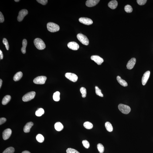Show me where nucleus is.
Instances as JSON below:
<instances>
[{
	"mask_svg": "<svg viewBox=\"0 0 153 153\" xmlns=\"http://www.w3.org/2000/svg\"><path fill=\"white\" fill-rule=\"evenodd\" d=\"M22 76L23 74L22 72H18L14 75L13 78V80L15 81H18L21 79Z\"/></svg>",
	"mask_w": 153,
	"mask_h": 153,
	"instance_id": "nucleus-20",
	"label": "nucleus"
},
{
	"mask_svg": "<svg viewBox=\"0 0 153 153\" xmlns=\"http://www.w3.org/2000/svg\"><path fill=\"white\" fill-rule=\"evenodd\" d=\"M124 9L126 12L127 13H130L132 12L133 9L131 6L127 5L124 7Z\"/></svg>",
	"mask_w": 153,
	"mask_h": 153,
	"instance_id": "nucleus-29",
	"label": "nucleus"
},
{
	"mask_svg": "<svg viewBox=\"0 0 153 153\" xmlns=\"http://www.w3.org/2000/svg\"><path fill=\"white\" fill-rule=\"evenodd\" d=\"M34 43L36 48L40 50L44 49L46 47L44 42L39 38H36L34 41Z\"/></svg>",
	"mask_w": 153,
	"mask_h": 153,
	"instance_id": "nucleus-1",
	"label": "nucleus"
},
{
	"mask_svg": "<svg viewBox=\"0 0 153 153\" xmlns=\"http://www.w3.org/2000/svg\"><path fill=\"white\" fill-rule=\"evenodd\" d=\"M28 13V11L26 9H22L20 11L17 18V19L18 22H21L22 21L24 17L27 15Z\"/></svg>",
	"mask_w": 153,
	"mask_h": 153,
	"instance_id": "nucleus-7",
	"label": "nucleus"
},
{
	"mask_svg": "<svg viewBox=\"0 0 153 153\" xmlns=\"http://www.w3.org/2000/svg\"><path fill=\"white\" fill-rule=\"evenodd\" d=\"M136 62V59L135 58H132L128 61L127 65V68L129 69H131L134 68Z\"/></svg>",
	"mask_w": 153,
	"mask_h": 153,
	"instance_id": "nucleus-14",
	"label": "nucleus"
},
{
	"mask_svg": "<svg viewBox=\"0 0 153 153\" xmlns=\"http://www.w3.org/2000/svg\"><path fill=\"white\" fill-rule=\"evenodd\" d=\"M15 2H18V1H19L20 0H15Z\"/></svg>",
	"mask_w": 153,
	"mask_h": 153,
	"instance_id": "nucleus-43",
	"label": "nucleus"
},
{
	"mask_svg": "<svg viewBox=\"0 0 153 153\" xmlns=\"http://www.w3.org/2000/svg\"><path fill=\"white\" fill-rule=\"evenodd\" d=\"M82 144H83L85 148L86 149H88L89 147H90V144H89V141H88L87 140H83L82 141Z\"/></svg>",
	"mask_w": 153,
	"mask_h": 153,
	"instance_id": "nucleus-35",
	"label": "nucleus"
},
{
	"mask_svg": "<svg viewBox=\"0 0 153 153\" xmlns=\"http://www.w3.org/2000/svg\"><path fill=\"white\" fill-rule=\"evenodd\" d=\"M83 126L86 129H90L93 127V125L91 123L89 122H86L84 123Z\"/></svg>",
	"mask_w": 153,
	"mask_h": 153,
	"instance_id": "nucleus-26",
	"label": "nucleus"
},
{
	"mask_svg": "<svg viewBox=\"0 0 153 153\" xmlns=\"http://www.w3.org/2000/svg\"><path fill=\"white\" fill-rule=\"evenodd\" d=\"M80 91L82 94V97L85 98L86 97V90L85 88L82 87L80 89Z\"/></svg>",
	"mask_w": 153,
	"mask_h": 153,
	"instance_id": "nucleus-32",
	"label": "nucleus"
},
{
	"mask_svg": "<svg viewBox=\"0 0 153 153\" xmlns=\"http://www.w3.org/2000/svg\"><path fill=\"white\" fill-rule=\"evenodd\" d=\"M35 95V92H29L25 94L22 98V100L24 102L29 101L34 98Z\"/></svg>",
	"mask_w": 153,
	"mask_h": 153,
	"instance_id": "nucleus-5",
	"label": "nucleus"
},
{
	"mask_svg": "<svg viewBox=\"0 0 153 153\" xmlns=\"http://www.w3.org/2000/svg\"><path fill=\"white\" fill-rule=\"evenodd\" d=\"M47 28L48 30L51 32H55L59 31L60 27L57 24L52 22L48 23L47 24Z\"/></svg>",
	"mask_w": 153,
	"mask_h": 153,
	"instance_id": "nucleus-2",
	"label": "nucleus"
},
{
	"mask_svg": "<svg viewBox=\"0 0 153 153\" xmlns=\"http://www.w3.org/2000/svg\"><path fill=\"white\" fill-rule=\"evenodd\" d=\"M27 44V42L26 39H24L22 41V47L21 49V51L23 54H25L26 52V47Z\"/></svg>",
	"mask_w": 153,
	"mask_h": 153,
	"instance_id": "nucleus-21",
	"label": "nucleus"
},
{
	"mask_svg": "<svg viewBox=\"0 0 153 153\" xmlns=\"http://www.w3.org/2000/svg\"><path fill=\"white\" fill-rule=\"evenodd\" d=\"M118 108L122 113L124 114H128L131 111V108L129 106L122 104L119 105Z\"/></svg>",
	"mask_w": 153,
	"mask_h": 153,
	"instance_id": "nucleus-4",
	"label": "nucleus"
},
{
	"mask_svg": "<svg viewBox=\"0 0 153 153\" xmlns=\"http://www.w3.org/2000/svg\"><path fill=\"white\" fill-rule=\"evenodd\" d=\"M3 42L5 45L6 48L7 50H8L9 48V45L8 40L6 38H4L3 39Z\"/></svg>",
	"mask_w": 153,
	"mask_h": 153,
	"instance_id": "nucleus-33",
	"label": "nucleus"
},
{
	"mask_svg": "<svg viewBox=\"0 0 153 153\" xmlns=\"http://www.w3.org/2000/svg\"><path fill=\"white\" fill-rule=\"evenodd\" d=\"M77 38L78 40L83 45H87L89 44V39L85 35L82 34H79L77 35Z\"/></svg>",
	"mask_w": 153,
	"mask_h": 153,
	"instance_id": "nucleus-3",
	"label": "nucleus"
},
{
	"mask_svg": "<svg viewBox=\"0 0 153 153\" xmlns=\"http://www.w3.org/2000/svg\"><path fill=\"white\" fill-rule=\"evenodd\" d=\"M37 1L43 5H46L48 2L47 0H37Z\"/></svg>",
	"mask_w": 153,
	"mask_h": 153,
	"instance_id": "nucleus-37",
	"label": "nucleus"
},
{
	"mask_svg": "<svg viewBox=\"0 0 153 153\" xmlns=\"http://www.w3.org/2000/svg\"><path fill=\"white\" fill-rule=\"evenodd\" d=\"M105 126L107 131L109 132H111L113 131V126L111 123L109 122H106L105 124Z\"/></svg>",
	"mask_w": 153,
	"mask_h": 153,
	"instance_id": "nucleus-23",
	"label": "nucleus"
},
{
	"mask_svg": "<svg viewBox=\"0 0 153 153\" xmlns=\"http://www.w3.org/2000/svg\"><path fill=\"white\" fill-rule=\"evenodd\" d=\"M118 4L117 1L113 0L110 1L108 4V6L112 9H115L117 6Z\"/></svg>",
	"mask_w": 153,
	"mask_h": 153,
	"instance_id": "nucleus-17",
	"label": "nucleus"
},
{
	"mask_svg": "<svg viewBox=\"0 0 153 153\" xmlns=\"http://www.w3.org/2000/svg\"><path fill=\"white\" fill-rule=\"evenodd\" d=\"M33 123L32 122H29L25 125L24 128V131L25 133H28L30 131V129L33 126Z\"/></svg>",
	"mask_w": 153,
	"mask_h": 153,
	"instance_id": "nucleus-16",
	"label": "nucleus"
},
{
	"mask_svg": "<svg viewBox=\"0 0 153 153\" xmlns=\"http://www.w3.org/2000/svg\"><path fill=\"white\" fill-rule=\"evenodd\" d=\"M12 134V130L10 128H8L4 130L3 132L2 136L4 140H6L11 136Z\"/></svg>",
	"mask_w": 153,
	"mask_h": 153,
	"instance_id": "nucleus-9",
	"label": "nucleus"
},
{
	"mask_svg": "<svg viewBox=\"0 0 153 153\" xmlns=\"http://www.w3.org/2000/svg\"><path fill=\"white\" fill-rule=\"evenodd\" d=\"M66 153H80L77 150L71 148L68 149L66 150Z\"/></svg>",
	"mask_w": 153,
	"mask_h": 153,
	"instance_id": "nucleus-34",
	"label": "nucleus"
},
{
	"mask_svg": "<svg viewBox=\"0 0 153 153\" xmlns=\"http://www.w3.org/2000/svg\"><path fill=\"white\" fill-rule=\"evenodd\" d=\"M97 147L98 150L100 153H103L104 152V147L102 144H98Z\"/></svg>",
	"mask_w": 153,
	"mask_h": 153,
	"instance_id": "nucleus-31",
	"label": "nucleus"
},
{
	"mask_svg": "<svg viewBox=\"0 0 153 153\" xmlns=\"http://www.w3.org/2000/svg\"><path fill=\"white\" fill-rule=\"evenodd\" d=\"M45 111L42 108H38L35 112V115L38 117H40L44 113Z\"/></svg>",
	"mask_w": 153,
	"mask_h": 153,
	"instance_id": "nucleus-25",
	"label": "nucleus"
},
{
	"mask_svg": "<svg viewBox=\"0 0 153 153\" xmlns=\"http://www.w3.org/2000/svg\"><path fill=\"white\" fill-rule=\"evenodd\" d=\"M150 73V72L148 71L146 72L143 75L142 79V83L143 85H144L147 83L149 77Z\"/></svg>",
	"mask_w": 153,
	"mask_h": 153,
	"instance_id": "nucleus-13",
	"label": "nucleus"
},
{
	"mask_svg": "<svg viewBox=\"0 0 153 153\" xmlns=\"http://www.w3.org/2000/svg\"><path fill=\"white\" fill-rule=\"evenodd\" d=\"M47 77L45 76H39L35 78L33 82L34 83L37 84H44L47 80Z\"/></svg>",
	"mask_w": 153,
	"mask_h": 153,
	"instance_id": "nucleus-6",
	"label": "nucleus"
},
{
	"mask_svg": "<svg viewBox=\"0 0 153 153\" xmlns=\"http://www.w3.org/2000/svg\"><path fill=\"white\" fill-rule=\"evenodd\" d=\"M146 0H137V2L139 5H144L147 2Z\"/></svg>",
	"mask_w": 153,
	"mask_h": 153,
	"instance_id": "nucleus-36",
	"label": "nucleus"
},
{
	"mask_svg": "<svg viewBox=\"0 0 153 153\" xmlns=\"http://www.w3.org/2000/svg\"><path fill=\"white\" fill-rule=\"evenodd\" d=\"M37 141L39 143L43 142L44 140V138L43 136L41 134H38L36 136Z\"/></svg>",
	"mask_w": 153,
	"mask_h": 153,
	"instance_id": "nucleus-27",
	"label": "nucleus"
},
{
	"mask_svg": "<svg viewBox=\"0 0 153 153\" xmlns=\"http://www.w3.org/2000/svg\"><path fill=\"white\" fill-rule=\"evenodd\" d=\"M60 93L59 92L57 91L54 94L53 99L55 101H59L60 100Z\"/></svg>",
	"mask_w": 153,
	"mask_h": 153,
	"instance_id": "nucleus-24",
	"label": "nucleus"
},
{
	"mask_svg": "<svg viewBox=\"0 0 153 153\" xmlns=\"http://www.w3.org/2000/svg\"><path fill=\"white\" fill-rule=\"evenodd\" d=\"M91 59L93 60L98 65H100L104 61L102 58L98 55H93L91 57Z\"/></svg>",
	"mask_w": 153,
	"mask_h": 153,
	"instance_id": "nucleus-10",
	"label": "nucleus"
},
{
	"mask_svg": "<svg viewBox=\"0 0 153 153\" xmlns=\"http://www.w3.org/2000/svg\"><path fill=\"white\" fill-rule=\"evenodd\" d=\"M68 46L69 49L73 50H77L79 48V45L76 42H71L68 44Z\"/></svg>",
	"mask_w": 153,
	"mask_h": 153,
	"instance_id": "nucleus-12",
	"label": "nucleus"
},
{
	"mask_svg": "<svg viewBox=\"0 0 153 153\" xmlns=\"http://www.w3.org/2000/svg\"><path fill=\"white\" fill-rule=\"evenodd\" d=\"M3 58V55L2 52L1 50H0V60L2 59Z\"/></svg>",
	"mask_w": 153,
	"mask_h": 153,
	"instance_id": "nucleus-40",
	"label": "nucleus"
},
{
	"mask_svg": "<svg viewBox=\"0 0 153 153\" xmlns=\"http://www.w3.org/2000/svg\"><path fill=\"white\" fill-rule=\"evenodd\" d=\"M96 94L100 97H103V95L102 93L101 90L97 86L95 87Z\"/></svg>",
	"mask_w": 153,
	"mask_h": 153,
	"instance_id": "nucleus-30",
	"label": "nucleus"
},
{
	"mask_svg": "<svg viewBox=\"0 0 153 153\" xmlns=\"http://www.w3.org/2000/svg\"><path fill=\"white\" fill-rule=\"evenodd\" d=\"M117 79L119 83L123 86L126 87L128 86L127 83L125 81L122 79L120 76H117Z\"/></svg>",
	"mask_w": 153,
	"mask_h": 153,
	"instance_id": "nucleus-18",
	"label": "nucleus"
},
{
	"mask_svg": "<svg viewBox=\"0 0 153 153\" xmlns=\"http://www.w3.org/2000/svg\"><path fill=\"white\" fill-rule=\"evenodd\" d=\"M4 17L3 15L1 12H0V22H4Z\"/></svg>",
	"mask_w": 153,
	"mask_h": 153,
	"instance_id": "nucleus-38",
	"label": "nucleus"
},
{
	"mask_svg": "<svg viewBox=\"0 0 153 153\" xmlns=\"http://www.w3.org/2000/svg\"><path fill=\"white\" fill-rule=\"evenodd\" d=\"M22 153H31L29 151H23Z\"/></svg>",
	"mask_w": 153,
	"mask_h": 153,
	"instance_id": "nucleus-42",
	"label": "nucleus"
},
{
	"mask_svg": "<svg viewBox=\"0 0 153 153\" xmlns=\"http://www.w3.org/2000/svg\"><path fill=\"white\" fill-rule=\"evenodd\" d=\"M15 149L13 147H10L4 150L3 153H14Z\"/></svg>",
	"mask_w": 153,
	"mask_h": 153,
	"instance_id": "nucleus-28",
	"label": "nucleus"
},
{
	"mask_svg": "<svg viewBox=\"0 0 153 153\" xmlns=\"http://www.w3.org/2000/svg\"><path fill=\"white\" fill-rule=\"evenodd\" d=\"M79 21L81 23L88 25H91L93 23L91 19L87 18H80L79 19Z\"/></svg>",
	"mask_w": 153,
	"mask_h": 153,
	"instance_id": "nucleus-11",
	"label": "nucleus"
},
{
	"mask_svg": "<svg viewBox=\"0 0 153 153\" xmlns=\"http://www.w3.org/2000/svg\"><path fill=\"white\" fill-rule=\"evenodd\" d=\"M2 81L1 79H0V88L1 87V85H2Z\"/></svg>",
	"mask_w": 153,
	"mask_h": 153,
	"instance_id": "nucleus-41",
	"label": "nucleus"
},
{
	"mask_svg": "<svg viewBox=\"0 0 153 153\" xmlns=\"http://www.w3.org/2000/svg\"><path fill=\"white\" fill-rule=\"evenodd\" d=\"M100 1L99 0H88L86 1V5L88 7H94L97 5Z\"/></svg>",
	"mask_w": 153,
	"mask_h": 153,
	"instance_id": "nucleus-15",
	"label": "nucleus"
},
{
	"mask_svg": "<svg viewBox=\"0 0 153 153\" xmlns=\"http://www.w3.org/2000/svg\"><path fill=\"white\" fill-rule=\"evenodd\" d=\"M55 128L57 131H60L63 129L64 126L61 123L59 122H58L55 123Z\"/></svg>",
	"mask_w": 153,
	"mask_h": 153,
	"instance_id": "nucleus-19",
	"label": "nucleus"
},
{
	"mask_svg": "<svg viewBox=\"0 0 153 153\" xmlns=\"http://www.w3.org/2000/svg\"><path fill=\"white\" fill-rule=\"evenodd\" d=\"M11 99V96L9 95H7L3 98L2 103L3 105H6L10 101Z\"/></svg>",
	"mask_w": 153,
	"mask_h": 153,
	"instance_id": "nucleus-22",
	"label": "nucleus"
},
{
	"mask_svg": "<svg viewBox=\"0 0 153 153\" xmlns=\"http://www.w3.org/2000/svg\"><path fill=\"white\" fill-rule=\"evenodd\" d=\"M6 121V119L5 118H1L0 119V125H1L4 124Z\"/></svg>",
	"mask_w": 153,
	"mask_h": 153,
	"instance_id": "nucleus-39",
	"label": "nucleus"
},
{
	"mask_svg": "<svg viewBox=\"0 0 153 153\" xmlns=\"http://www.w3.org/2000/svg\"><path fill=\"white\" fill-rule=\"evenodd\" d=\"M65 76L71 81L75 82L77 80L78 76L74 73H66L65 75Z\"/></svg>",
	"mask_w": 153,
	"mask_h": 153,
	"instance_id": "nucleus-8",
	"label": "nucleus"
}]
</instances>
